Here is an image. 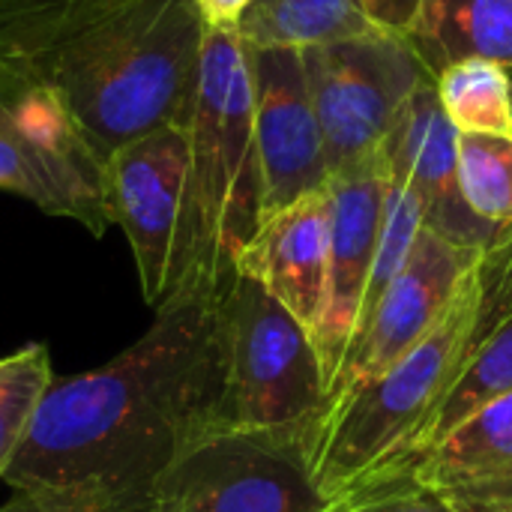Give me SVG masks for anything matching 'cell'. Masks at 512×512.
I'll list each match as a JSON object with an SVG mask.
<instances>
[{
  "label": "cell",
  "instance_id": "6da1fadb",
  "mask_svg": "<svg viewBox=\"0 0 512 512\" xmlns=\"http://www.w3.org/2000/svg\"><path fill=\"white\" fill-rule=\"evenodd\" d=\"M219 300L180 297L111 363L54 378L3 483L96 512H153L165 471L219 429Z\"/></svg>",
  "mask_w": 512,
  "mask_h": 512
},
{
  "label": "cell",
  "instance_id": "7a4b0ae2",
  "mask_svg": "<svg viewBox=\"0 0 512 512\" xmlns=\"http://www.w3.org/2000/svg\"><path fill=\"white\" fill-rule=\"evenodd\" d=\"M204 42L195 0H0V69L51 93L102 162L186 120Z\"/></svg>",
  "mask_w": 512,
  "mask_h": 512
},
{
  "label": "cell",
  "instance_id": "3957f363",
  "mask_svg": "<svg viewBox=\"0 0 512 512\" xmlns=\"http://www.w3.org/2000/svg\"><path fill=\"white\" fill-rule=\"evenodd\" d=\"M186 129L192 270L174 300H219L237 279V258L264 219L252 72L237 30H207Z\"/></svg>",
  "mask_w": 512,
  "mask_h": 512
},
{
  "label": "cell",
  "instance_id": "277c9868",
  "mask_svg": "<svg viewBox=\"0 0 512 512\" xmlns=\"http://www.w3.org/2000/svg\"><path fill=\"white\" fill-rule=\"evenodd\" d=\"M474 312V270L447 318L393 369L351 390L312 426L306 450L315 486L339 498L387 471H408L414 450L459 378Z\"/></svg>",
  "mask_w": 512,
  "mask_h": 512
},
{
  "label": "cell",
  "instance_id": "5b68a950",
  "mask_svg": "<svg viewBox=\"0 0 512 512\" xmlns=\"http://www.w3.org/2000/svg\"><path fill=\"white\" fill-rule=\"evenodd\" d=\"M219 429L309 432L324 408V372L309 330L255 279L237 273L219 297Z\"/></svg>",
  "mask_w": 512,
  "mask_h": 512
},
{
  "label": "cell",
  "instance_id": "8992f818",
  "mask_svg": "<svg viewBox=\"0 0 512 512\" xmlns=\"http://www.w3.org/2000/svg\"><path fill=\"white\" fill-rule=\"evenodd\" d=\"M105 198L111 225L129 240L144 303L162 309L186 288L192 270L186 120L117 147L105 162Z\"/></svg>",
  "mask_w": 512,
  "mask_h": 512
},
{
  "label": "cell",
  "instance_id": "52a82bcc",
  "mask_svg": "<svg viewBox=\"0 0 512 512\" xmlns=\"http://www.w3.org/2000/svg\"><path fill=\"white\" fill-rule=\"evenodd\" d=\"M330 180L375 159L405 102L435 78L414 45L393 30L303 51Z\"/></svg>",
  "mask_w": 512,
  "mask_h": 512
},
{
  "label": "cell",
  "instance_id": "ba28073f",
  "mask_svg": "<svg viewBox=\"0 0 512 512\" xmlns=\"http://www.w3.org/2000/svg\"><path fill=\"white\" fill-rule=\"evenodd\" d=\"M306 432L216 429L165 471L153 512H321Z\"/></svg>",
  "mask_w": 512,
  "mask_h": 512
},
{
  "label": "cell",
  "instance_id": "9c48e42d",
  "mask_svg": "<svg viewBox=\"0 0 512 512\" xmlns=\"http://www.w3.org/2000/svg\"><path fill=\"white\" fill-rule=\"evenodd\" d=\"M0 189L93 237L111 228L102 156L51 93L15 75L0 90Z\"/></svg>",
  "mask_w": 512,
  "mask_h": 512
},
{
  "label": "cell",
  "instance_id": "30bf717a",
  "mask_svg": "<svg viewBox=\"0 0 512 512\" xmlns=\"http://www.w3.org/2000/svg\"><path fill=\"white\" fill-rule=\"evenodd\" d=\"M480 249L483 246L453 243L423 225L408 261L375 306L369 324L351 339L345 360L324 396L321 414L351 390L393 369L447 318L465 276L480 258Z\"/></svg>",
  "mask_w": 512,
  "mask_h": 512
},
{
  "label": "cell",
  "instance_id": "8fae6325",
  "mask_svg": "<svg viewBox=\"0 0 512 512\" xmlns=\"http://www.w3.org/2000/svg\"><path fill=\"white\" fill-rule=\"evenodd\" d=\"M246 45V42H243ZM264 216L327 189V159L303 51L249 48Z\"/></svg>",
  "mask_w": 512,
  "mask_h": 512
},
{
  "label": "cell",
  "instance_id": "7c38bea8",
  "mask_svg": "<svg viewBox=\"0 0 512 512\" xmlns=\"http://www.w3.org/2000/svg\"><path fill=\"white\" fill-rule=\"evenodd\" d=\"M384 165L381 156L330 180L333 228H330V270L321 318L312 330V345L324 372V396L354 339L363 291L378 252L384 216Z\"/></svg>",
  "mask_w": 512,
  "mask_h": 512
},
{
  "label": "cell",
  "instance_id": "4fadbf2b",
  "mask_svg": "<svg viewBox=\"0 0 512 512\" xmlns=\"http://www.w3.org/2000/svg\"><path fill=\"white\" fill-rule=\"evenodd\" d=\"M378 156L384 174L417 195L426 228L462 246H486L498 231L477 219L462 198L459 129L438 102L435 78L423 81L405 102Z\"/></svg>",
  "mask_w": 512,
  "mask_h": 512
},
{
  "label": "cell",
  "instance_id": "5bb4252c",
  "mask_svg": "<svg viewBox=\"0 0 512 512\" xmlns=\"http://www.w3.org/2000/svg\"><path fill=\"white\" fill-rule=\"evenodd\" d=\"M333 198L330 183L261 219L237 273L264 285L312 336L327 294Z\"/></svg>",
  "mask_w": 512,
  "mask_h": 512
},
{
  "label": "cell",
  "instance_id": "9a60e30c",
  "mask_svg": "<svg viewBox=\"0 0 512 512\" xmlns=\"http://www.w3.org/2000/svg\"><path fill=\"white\" fill-rule=\"evenodd\" d=\"M450 512H512V390L411 465Z\"/></svg>",
  "mask_w": 512,
  "mask_h": 512
},
{
  "label": "cell",
  "instance_id": "2e32d148",
  "mask_svg": "<svg viewBox=\"0 0 512 512\" xmlns=\"http://www.w3.org/2000/svg\"><path fill=\"white\" fill-rule=\"evenodd\" d=\"M405 39L432 75L468 57L512 69V0H423Z\"/></svg>",
  "mask_w": 512,
  "mask_h": 512
},
{
  "label": "cell",
  "instance_id": "e0dca14e",
  "mask_svg": "<svg viewBox=\"0 0 512 512\" xmlns=\"http://www.w3.org/2000/svg\"><path fill=\"white\" fill-rule=\"evenodd\" d=\"M378 30L366 0H252L237 33L249 48L309 51Z\"/></svg>",
  "mask_w": 512,
  "mask_h": 512
},
{
  "label": "cell",
  "instance_id": "ac0fdd59",
  "mask_svg": "<svg viewBox=\"0 0 512 512\" xmlns=\"http://www.w3.org/2000/svg\"><path fill=\"white\" fill-rule=\"evenodd\" d=\"M435 90L459 132H512V75L507 66L468 57L441 69Z\"/></svg>",
  "mask_w": 512,
  "mask_h": 512
},
{
  "label": "cell",
  "instance_id": "d6986e66",
  "mask_svg": "<svg viewBox=\"0 0 512 512\" xmlns=\"http://www.w3.org/2000/svg\"><path fill=\"white\" fill-rule=\"evenodd\" d=\"M512 390V318L483 345L477 348L465 363L453 387L447 390L438 414L432 417L429 429L423 432L411 465L426 456L435 444H441L456 426H462L474 411H480L486 402L504 396ZM408 465V471H411Z\"/></svg>",
  "mask_w": 512,
  "mask_h": 512
},
{
  "label": "cell",
  "instance_id": "ffe728a7",
  "mask_svg": "<svg viewBox=\"0 0 512 512\" xmlns=\"http://www.w3.org/2000/svg\"><path fill=\"white\" fill-rule=\"evenodd\" d=\"M51 384V354L42 342L0 357V480L24 447Z\"/></svg>",
  "mask_w": 512,
  "mask_h": 512
},
{
  "label": "cell",
  "instance_id": "44dd1931",
  "mask_svg": "<svg viewBox=\"0 0 512 512\" xmlns=\"http://www.w3.org/2000/svg\"><path fill=\"white\" fill-rule=\"evenodd\" d=\"M459 186L477 219L512 222V132H459Z\"/></svg>",
  "mask_w": 512,
  "mask_h": 512
},
{
  "label": "cell",
  "instance_id": "7402d4cb",
  "mask_svg": "<svg viewBox=\"0 0 512 512\" xmlns=\"http://www.w3.org/2000/svg\"><path fill=\"white\" fill-rule=\"evenodd\" d=\"M321 512H450L414 471H387L339 498Z\"/></svg>",
  "mask_w": 512,
  "mask_h": 512
},
{
  "label": "cell",
  "instance_id": "603a6c76",
  "mask_svg": "<svg viewBox=\"0 0 512 512\" xmlns=\"http://www.w3.org/2000/svg\"><path fill=\"white\" fill-rule=\"evenodd\" d=\"M0 512H96L87 504L60 495V492H30V489H12L9 501L0 504Z\"/></svg>",
  "mask_w": 512,
  "mask_h": 512
},
{
  "label": "cell",
  "instance_id": "cb8c5ba5",
  "mask_svg": "<svg viewBox=\"0 0 512 512\" xmlns=\"http://www.w3.org/2000/svg\"><path fill=\"white\" fill-rule=\"evenodd\" d=\"M420 3L423 0H366L372 18L378 27L384 30H393V33H408L414 15L420 12Z\"/></svg>",
  "mask_w": 512,
  "mask_h": 512
},
{
  "label": "cell",
  "instance_id": "d4e9b609",
  "mask_svg": "<svg viewBox=\"0 0 512 512\" xmlns=\"http://www.w3.org/2000/svg\"><path fill=\"white\" fill-rule=\"evenodd\" d=\"M207 30H237L252 0H195Z\"/></svg>",
  "mask_w": 512,
  "mask_h": 512
},
{
  "label": "cell",
  "instance_id": "484cf974",
  "mask_svg": "<svg viewBox=\"0 0 512 512\" xmlns=\"http://www.w3.org/2000/svg\"><path fill=\"white\" fill-rule=\"evenodd\" d=\"M3 84H6V69H0V90H3Z\"/></svg>",
  "mask_w": 512,
  "mask_h": 512
}]
</instances>
